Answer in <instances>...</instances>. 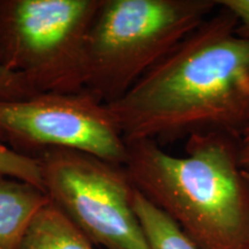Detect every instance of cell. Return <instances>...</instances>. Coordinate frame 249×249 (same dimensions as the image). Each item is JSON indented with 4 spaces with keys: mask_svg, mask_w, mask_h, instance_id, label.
Instances as JSON below:
<instances>
[{
    "mask_svg": "<svg viewBox=\"0 0 249 249\" xmlns=\"http://www.w3.org/2000/svg\"><path fill=\"white\" fill-rule=\"evenodd\" d=\"M220 8L123 97L107 104L124 141L160 144L207 133L239 138L246 128L249 35L239 30L231 12Z\"/></svg>",
    "mask_w": 249,
    "mask_h": 249,
    "instance_id": "obj_1",
    "label": "cell"
},
{
    "mask_svg": "<svg viewBox=\"0 0 249 249\" xmlns=\"http://www.w3.org/2000/svg\"><path fill=\"white\" fill-rule=\"evenodd\" d=\"M238 139L225 133L187 139L172 156L152 140L124 141L133 186L198 249H249V180Z\"/></svg>",
    "mask_w": 249,
    "mask_h": 249,
    "instance_id": "obj_2",
    "label": "cell"
},
{
    "mask_svg": "<svg viewBox=\"0 0 249 249\" xmlns=\"http://www.w3.org/2000/svg\"><path fill=\"white\" fill-rule=\"evenodd\" d=\"M216 0H103L86 40L85 89L120 99L213 14Z\"/></svg>",
    "mask_w": 249,
    "mask_h": 249,
    "instance_id": "obj_3",
    "label": "cell"
},
{
    "mask_svg": "<svg viewBox=\"0 0 249 249\" xmlns=\"http://www.w3.org/2000/svg\"><path fill=\"white\" fill-rule=\"evenodd\" d=\"M103 0H0V65L37 92L86 86V40Z\"/></svg>",
    "mask_w": 249,
    "mask_h": 249,
    "instance_id": "obj_4",
    "label": "cell"
},
{
    "mask_svg": "<svg viewBox=\"0 0 249 249\" xmlns=\"http://www.w3.org/2000/svg\"><path fill=\"white\" fill-rule=\"evenodd\" d=\"M49 200L93 245L107 249H150L133 209L135 187L124 165L87 152L51 148L35 157Z\"/></svg>",
    "mask_w": 249,
    "mask_h": 249,
    "instance_id": "obj_5",
    "label": "cell"
},
{
    "mask_svg": "<svg viewBox=\"0 0 249 249\" xmlns=\"http://www.w3.org/2000/svg\"><path fill=\"white\" fill-rule=\"evenodd\" d=\"M0 139L29 157L62 148L117 165H124L127 160L126 142L107 104L86 89L0 102Z\"/></svg>",
    "mask_w": 249,
    "mask_h": 249,
    "instance_id": "obj_6",
    "label": "cell"
},
{
    "mask_svg": "<svg viewBox=\"0 0 249 249\" xmlns=\"http://www.w3.org/2000/svg\"><path fill=\"white\" fill-rule=\"evenodd\" d=\"M49 202L38 187L0 174V249H20L34 217Z\"/></svg>",
    "mask_w": 249,
    "mask_h": 249,
    "instance_id": "obj_7",
    "label": "cell"
},
{
    "mask_svg": "<svg viewBox=\"0 0 249 249\" xmlns=\"http://www.w3.org/2000/svg\"><path fill=\"white\" fill-rule=\"evenodd\" d=\"M20 249H93V244L50 201L34 217Z\"/></svg>",
    "mask_w": 249,
    "mask_h": 249,
    "instance_id": "obj_8",
    "label": "cell"
},
{
    "mask_svg": "<svg viewBox=\"0 0 249 249\" xmlns=\"http://www.w3.org/2000/svg\"><path fill=\"white\" fill-rule=\"evenodd\" d=\"M132 204L150 249H198L169 216L136 189Z\"/></svg>",
    "mask_w": 249,
    "mask_h": 249,
    "instance_id": "obj_9",
    "label": "cell"
},
{
    "mask_svg": "<svg viewBox=\"0 0 249 249\" xmlns=\"http://www.w3.org/2000/svg\"><path fill=\"white\" fill-rule=\"evenodd\" d=\"M0 174L31 183L44 192L40 166L36 158L14 151L13 149L6 145L1 139H0Z\"/></svg>",
    "mask_w": 249,
    "mask_h": 249,
    "instance_id": "obj_10",
    "label": "cell"
},
{
    "mask_svg": "<svg viewBox=\"0 0 249 249\" xmlns=\"http://www.w3.org/2000/svg\"><path fill=\"white\" fill-rule=\"evenodd\" d=\"M37 92L20 74L0 65V102L21 101L33 97Z\"/></svg>",
    "mask_w": 249,
    "mask_h": 249,
    "instance_id": "obj_11",
    "label": "cell"
},
{
    "mask_svg": "<svg viewBox=\"0 0 249 249\" xmlns=\"http://www.w3.org/2000/svg\"><path fill=\"white\" fill-rule=\"evenodd\" d=\"M217 5L226 8L239 22V30L249 35V0H216Z\"/></svg>",
    "mask_w": 249,
    "mask_h": 249,
    "instance_id": "obj_12",
    "label": "cell"
},
{
    "mask_svg": "<svg viewBox=\"0 0 249 249\" xmlns=\"http://www.w3.org/2000/svg\"><path fill=\"white\" fill-rule=\"evenodd\" d=\"M238 154L241 169L249 172V124L239 135Z\"/></svg>",
    "mask_w": 249,
    "mask_h": 249,
    "instance_id": "obj_13",
    "label": "cell"
},
{
    "mask_svg": "<svg viewBox=\"0 0 249 249\" xmlns=\"http://www.w3.org/2000/svg\"><path fill=\"white\" fill-rule=\"evenodd\" d=\"M245 173H246V177H247L248 180H249V172H246V171H245Z\"/></svg>",
    "mask_w": 249,
    "mask_h": 249,
    "instance_id": "obj_14",
    "label": "cell"
}]
</instances>
